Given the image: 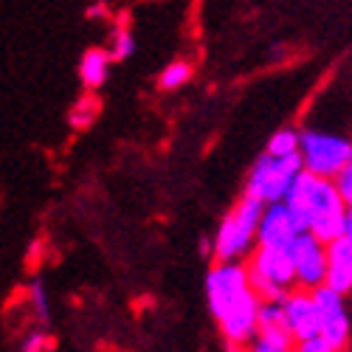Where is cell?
Listing matches in <instances>:
<instances>
[{"instance_id":"obj_15","label":"cell","mask_w":352,"mask_h":352,"mask_svg":"<svg viewBox=\"0 0 352 352\" xmlns=\"http://www.w3.org/2000/svg\"><path fill=\"white\" fill-rule=\"evenodd\" d=\"M189 76H192V65L184 63V60H175V63H169V65L161 71L158 85H161V91H178L181 85L189 82Z\"/></svg>"},{"instance_id":"obj_4","label":"cell","mask_w":352,"mask_h":352,"mask_svg":"<svg viewBox=\"0 0 352 352\" xmlns=\"http://www.w3.org/2000/svg\"><path fill=\"white\" fill-rule=\"evenodd\" d=\"M262 209H265V203L245 195L237 206L223 217V223L217 228V237H214V245H212L217 259H223V262L243 259L256 248Z\"/></svg>"},{"instance_id":"obj_10","label":"cell","mask_w":352,"mask_h":352,"mask_svg":"<svg viewBox=\"0 0 352 352\" xmlns=\"http://www.w3.org/2000/svg\"><path fill=\"white\" fill-rule=\"evenodd\" d=\"M299 223L293 217V212L287 209L285 200L276 203H265L259 217V234H256V245H290L299 234Z\"/></svg>"},{"instance_id":"obj_6","label":"cell","mask_w":352,"mask_h":352,"mask_svg":"<svg viewBox=\"0 0 352 352\" xmlns=\"http://www.w3.org/2000/svg\"><path fill=\"white\" fill-rule=\"evenodd\" d=\"M302 161L305 169L321 178H336V175L352 161V141L336 133H321V130H307L302 133Z\"/></svg>"},{"instance_id":"obj_17","label":"cell","mask_w":352,"mask_h":352,"mask_svg":"<svg viewBox=\"0 0 352 352\" xmlns=\"http://www.w3.org/2000/svg\"><path fill=\"white\" fill-rule=\"evenodd\" d=\"M107 51H110V56H113V63H122V60H127V56H133V51H135V37H133V32H130L124 23L113 32Z\"/></svg>"},{"instance_id":"obj_2","label":"cell","mask_w":352,"mask_h":352,"mask_svg":"<svg viewBox=\"0 0 352 352\" xmlns=\"http://www.w3.org/2000/svg\"><path fill=\"white\" fill-rule=\"evenodd\" d=\"M285 203L302 231H313L324 243L341 237L346 220V203L338 195L333 178H321V175L302 169L299 178L287 189Z\"/></svg>"},{"instance_id":"obj_8","label":"cell","mask_w":352,"mask_h":352,"mask_svg":"<svg viewBox=\"0 0 352 352\" xmlns=\"http://www.w3.org/2000/svg\"><path fill=\"white\" fill-rule=\"evenodd\" d=\"M316 305H318V321H321V336H324L333 349L349 346V316L344 307V293L333 290L330 285H318L313 290Z\"/></svg>"},{"instance_id":"obj_20","label":"cell","mask_w":352,"mask_h":352,"mask_svg":"<svg viewBox=\"0 0 352 352\" xmlns=\"http://www.w3.org/2000/svg\"><path fill=\"white\" fill-rule=\"evenodd\" d=\"M296 349H302V352H336L333 349V344L324 338V336H316V338H307V341H302V344H296Z\"/></svg>"},{"instance_id":"obj_9","label":"cell","mask_w":352,"mask_h":352,"mask_svg":"<svg viewBox=\"0 0 352 352\" xmlns=\"http://www.w3.org/2000/svg\"><path fill=\"white\" fill-rule=\"evenodd\" d=\"M285 307V327L290 330V336L296 338V344L321 336V321H318V305L313 290L307 287H293L287 296L282 299Z\"/></svg>"},{"instance_id":"obj_1","label":"cell","mask_w":352,"mask_h":352,"mask_svg":"<svg viewBox=\"0 0 352 352\" xmlns=\"http://www.w3.org/2000/svg\"><path fill=\"white\" fill-rule=\"evenodd\" d=\"M209 310L226 338L228 349L251 346L259 330V293L251 285L248 265L240 259H217V265L206 276Z\"/></svg>"},{"instance_id":"obj_16","label":"cell","mask_w":352,"mask_h":352,"mask_svg":"<svg viewBox=\"0 0 352 352\" xmlns=\"http://www.w3.org/2000/svg\"><path fill=\"white\" fill-rule=\"evenodd\" d=\"M299 146H302V133L293 130V127H285L276 135H271L268 153L271 155H290V153H299Z\"/></svg>"},{"instance_id":"obj_18","label":"cell","mask_w":352,"mask_h":352,"mask_svg":"<svg viewBox=\"0 0 352 352\" xmlns=\"http://www.w3.org/2000/svg\"><path fill=\"white\" fill-rule=\"evenodd\" d=\"M336 186H338V195L344 197V203H346V209H352V161L336 175Z\"/></svg>"},{"instance_id":"obj_21","label":"cell","mask_w":352,"mask_h":352,"mask_svg":"<svg viewBox=\"0 0 352 352\" xmlns=\"http://www.w3.org/2000/svg\"><path fill=\"white\" fill-rule=\"evenodd\" d=\"M28 299H32L34 310H37V318H45L48 316V305H45V293L40 285H32V290H28Z\"/></svg>"},{"instance_id":"obj_5","label":"cell","mask_w":352,"mask_h":352,"mask_svg":"<svg viewBox=\"0 0 352 352\" xmlns=\"http://www.w3.org/2000/svg\"><path fill=\"white\" fill-rule=\"evenodd\" d=\"M305 169L302 153H290V155H271L265 153L254 169L248 172L245 181V195L262 200V203H276L285 200L287 189L293 186V181L299 178V172Z\"/></svg>"},{"instance_id":"obj_14","label":"cell","mask_w":352,"mask_h":352,"mask_svg":"<svg viewBox=\"0 0 352 352\" xmlns=\"http://www.w3.org/2000/svg\"><path fill=\"white\" fill-rule=\"evenodd\" d=\"M99 110H102V102L96 99L94 91H87L85 96H79L74 102V107L68 110V124L74 130H91V124L99 119Z\"/></svg>"},{"instance_id":"obj_3","label":"cell","mask_w":352,"mask_h":352,"mask_svg":"<svg viewBox=\"0 0 352 352\" xmlns=\"http://www.w3.org/2000/svg\"><path fill=\"white\" fill-rule=\"evenodd\" d=\"M248 276L259 299L282 302L293 287H299L290 245H256L248 259Z\"/></svg>"},{"instance_id":"obj_11","label":"cell","mask_w":352,"mask_h":352,"mask_svg":"<svg viewBox=\"0 0 352 352\" xmlns=\"http://www.w3.org/2000/svg\"><path fill=\"white\" fill-rule=\"evenodd\" d=\"M327 282L333 290L338 293H352V243H346L344 237H336L327 243Z\"/></svg>"},{"instance_id":"obj_22","label":"cell","mask_w":352,"mask_h":352,"mask_svg":"<svg viewBox=\"0 0 352 352\" xmlns=\"http://www.w3.org/2000/svg\"><path fill=\"white\" fill-rule=\"evenodd\" d=\"M341 237L346 243H352V209H346V220H344V231H341Z\"/></svg>"},{"instance_id":"obj_23","label":"cell","mask_w":352,"mask_h":352,"mask_svg":"<svg viewBox=\"0 0 352 352\" xmlns=\"http://www.w3.org/2000/svg\"><path fill=\"white\" fill-rule=\"evenodd\" d=\"M107 9L104 6H94V9H87V17H104Z\"/></svg>"},{"instance_id":"obj_13","label":"cell","mask_w":352,"mask_h":352,"mask_svg":"<svg viewBox=\"0 0 352 352\" xmlns=\"http://www.w3.org/2000/svg\"><path fill=\"white\" fill-rule=\"evenodd\" d=\"M293 346H296V338L290 336V330L285 324L259 327L251 341V349H256V352H290Z\"/></svg>"},{"instance_id":"obj_19","label":"cell","mask_w":352,"mask_h":352,"mask_svg":"<svg viewBox=\"0 0 352 352\" xmlns=\"http://www.w3.org/2000/svg\"><path fill=\"white\" fill-rule=\"evenodd\" d=\"M51 346H54V341L45 333H32V336L23 341V349L25 352H40V349H51Z\"/></svg>"},{"instance_id":"obj_7","label":"cell","mask_w":352,"mask_h":352,"mask_svg":"<svg viewBox=\"0 0 352 352\" xmlns=\"http://www.w3.org/2000/svg\"><path fill=\"white\" fill-rule=\"evenodd\" d=\"M293 251V265H296V282L299 287L316 290L318 285L327 282V265H330V256H327V243L316 237L313 231H299L296 240L290 243Z\"/></svg>"},{"instance_id":"obj_12","label":"cell","mask_w":352,"mask_h":352,"mask_svg":"<svg viewBox=\"0 0 352 352\" xmlns=\"http://www.w3.org/2000/svg\"><path fill=\"white\" fill-rule=\"evenodd\" d=\"M110 63H113V56L104 48H87L82 54V60H79V79L85 85V91H96V87H102L107 82Z\"/></svg>"}]
</instances>
